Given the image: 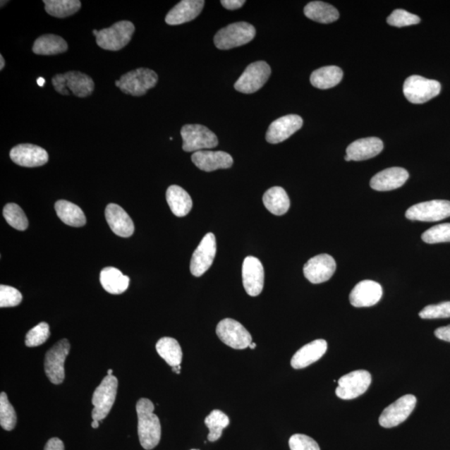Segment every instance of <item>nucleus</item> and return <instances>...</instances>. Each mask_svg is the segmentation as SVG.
<instances>
[{"instance_id":"obj_1","label":"nucleus","mask_w":450,"mask_h":450,"mask_svg":"<svg viewBox=\"0 0 450 450\" xmlns=\"http://www.w3.org/2000/svg\"><path fill=\"white\" fill-rule=\"evenodd\" d=\"M154 411V403L150 399L143 398L137 402L138 434L141 446L147 450L157 446L162 439V425Z\"/></svg>"},{"instance_id":"obj_2","label":"nucleus","mask_w":450,"mask_h":450,"mask_svg":"<svg viewBox=\"0 0 450 450\" xmlns=\"http://www.w3.org/2000/svg\"><path fill=\"white\" fill-rule=\"evenodd\" d=\"M255 35V28L249 23H233L220 30L215 35L214 42L219 49L228 50L250 43Z\"/></svg>"},{"instance_id":"obj_3","label":"nucleus","mask_w":450,"mask_h":450,"mask_svg":"<svg viewBox=\"0 0 450 450\" xmlns=\"http://www.w3.org/2000/svg\"><path fill=\"white\" fill-rule=\"evenodd\" d=\"M158 80L157 73L154 71L140 68L122 75L121 80L116 82V85L123 93L140 97L154 88Z\"/></svg>"},{"instance_id":"obj_4","label":"nucleus","mask_w":450,"mask_h":450,"mask_svg":"<svg viewBox=\"0 0 450 450\" xmlns=\"http://www.w3.org/2000/svg\"><path fill=\"white\" fill-rule=\"evenodd\" d=\"M135 27L130 21H119L108 29L101 30L96 36V43L105 50L118 51L130 42Z\"/></svg>"},{"instance_id":"obj_5","label":"nucleus","mask_w":450,"mask_h":450,"mask_svg":"<svg viewBox=\"0 0 450 450\" xmlns=\"http://www.w3.org/2000/svg\"><path fill=\"white\" fill-rule=\"evenodd\" d=\"M118 379L116 376L107 375L99 385L92 398L94 410L92 418L94 420L102 421L107 417L116 401Z\"/></svg>"},{"instance_id":"obj_6","label":"nucleus","mask_w":450,"mask_h":450,"mask_svg":"<svg viewBox=\"0 0 450 450\" xmlns=\"http://www.w3.org/2000/svg\"><path fill=\"white\" fill-rule=\"evenodd\" d=\"M403 95L412 104H420L428 102L439 95L442 85L437 80L426 79L420 75L408 78L403 87Z\"/></svg>"},{"instance_id":"obj_7","label":"nucleus","mask_w":450,"mask_h":450,"mask_svg":"<svg viewBox=\"0 0 450 450\" xmlns=\"http://www.w3.org/2000/svg\"><path fill=\"white\" fill-rule=\"evenodd\" d=\"M183 150L186 152H198L215 148L219 140L214 133L200 125H186L182 128Z\"/></svg>"},{"instance_id":"obj_8","label":"nucleus","mask_w":450,"mask_h":450,"mask_svg":"<svg viewBox=\"0 0 450 450\" xmlns=\"http://www.w3.org/2000/svg\"><path fill=\"white\" fill-rule=\"evenodd\" d=\"M71 343L68 339H63L50 348L46 353L44 360L45 374L54 384L63 383L66 373H64V362L70 353Z\"/></svg>"},{"instance_id":"obj_9","label":"nucleus","mask_w":450,"mask_h":450,"mask_svg":"<svg viewBox=\"0 0 450 450\" xmlns=\"http://www.w3.org/2000/svg\"><path fill=\"white\" fill-rule=\"evenodd\" d=\"M271 68L264 61L252 63L245 68L234 88L241 93L253 94L260 90L268 81Z\"/></svg>"},{"instance_id":"obj_10","label":"nucleus","mask_w":450,"mask_h":450,"mask_svg":"<svg viewBox=\"0 0 450 450\" xmlns=\"http://www.w3.org/2000/svg\"><path fill=\"white\" fill-rule=\"evenodd\" d=\"M406 217L418 221H439L450 217V201L436 200L415 205L406 211Z\"/></svg>"},{"instance_id":"obj_11","label":"nucleus","mask_w":450,"mask_h":450,"mask_svg":"<svg viewBox=\"0 0 450 450\" xmlns=\"http://www.w3.org/2000/svg\"><path fill=\"white\" fill-rule=\"evenodd\" d=\"M217 334L221 341L236 350L250 347L252 336L249 332L238 321L224 319L218 324Z\"/></svg>"},{"instance_id":"obj_12","label":"nucleus","mask_w":450,"mask_h":450,"mask_svg":"<svg viewBox=\"0 0 450 450\" xmlns=\"http://www.w3.org/2000/svg\"><path fill=\"white\" fill-rule=\"evenodd\" d=\"M372 377L368 371L356 370L343 375L338 381L335 394L339 399H353L367 391L371 384Z\"/></svg>"},{"instance_id":"obj_13","label":"nucleus","mask_w":450,"mask_h":450,"mask_svg":"<svg viewBox=\"0 0 450 450\" xmlns=\"http://www.w3.org/2000/svg\"><path fill=\"white\" fill-rule=\"evenodd\" d=\"M417 399L413 394H406L387 408L381 414L379 423L384 428H393L405 422L415 410Z\"/></svg>"},{"instance_id":"obj_14","label":"nucleus","mask_w":450,"mask_h":450,"mask_svg":"<svg viewBox=\"0 0 450 450\" xmlns=\"http://www.w3.org/2000/svg\"><path fill=\"white\" fill-rule=\"evenodd\" d=\"M217 238L212 233H208L192 255L190 272L195 277H200L212 265L217 255Z\"/></svg>"},{"instance_id":"obj_15","label":"nucleus","mask_w":450,"mask_h":450,"mask_svg":"<svg viewBox=\"0 0 450 450\" xmlns=\"http://www.w3.org/2000/svg\"><path fill=\"white\" fill-rule=\"evenodd\" d=\"M242 279L248 295L252 297L260 295L264 288V269L260 260L246 257L242 266Z\"/></svg>"},{"instance_id":"obj_16","label":"nucleus","mask_w":450,"mask_h":450,"mask_svg":"<svg viewBox=\"0 0 450 450\" xmlns=\"http://www.w3.org/2000/svg\"><path fill=\"white\" fill-rule=\"evenodd\" d=\"M336 270L332 256L323 254L313 257L304 266L305 278L312 284H321L332 278Z\"/></svg>"},{"instance_id":"obj_17","label":"nucleus","mask_w":450,"mask_h":450,"mask_svg":"<svg viewBox=\"0 0 450 450\" xmlns=\"http://www.w3.org/2000/svg\"><path fill=\"white\" fill-rule=\"evenodd\" d=\"M13 163L20 166L34 168L43 166L49 160L47 151L31 144L18 145L9 153Z\"/></svg>"},{"instance_id":"obj_18","label":"nucleus","mask_w":450,"mask_h":450,"mask_svg":"<svg viewBox=\"0 0 450 450\" xmlns=\"http://www.w3.org/2000/svg\"><path fill=\"white\" fill-rule=\"evenodd\" d=\"M303 119L296 114L283 116L271 123L266 133V140L270 144H279L300 130L303 126Z\"/></svg>"},{"instance_id":"obj_19","label":"nucleus","mask_w":450,"mask_h":450,"mask_svg":"<svg viewBox=\"0 0 450 450\" xmlns=\"http://www.w3.org/2000/svg\"><path fill=\"white\" fill-rule=\"evenodd\" d=\"M383 289L373 280H364L353 288L350 295L351 304L357 308L374 306L381 300Z\"/></svg>"},{"instance_id":"obj_20","label":"nucleus","mask_w":450,"mask_h":450,"mask_svg":"<svg viewBox=\"0 0 450 450\" xmlns=\"http://www.w3.org/2000/svg\"><path fill=\"white\" fill-rule=\"evenodd\" d=\"M191 159L196 167L205 172L229 169L232 167L233 164L232 156L224 151H198L193 154Z\"/></svg>"},{"instance_id":"obj_21","label":"nucleus","mask_w":450,"mask_h":450,"mask_svg":"<svg viewBox=\"0 0 450 450\" xmlns=\"http://www.w3.org/2000/svg\"><path fill=\"white\" fill-rule=\"evenodd\" d=\"M384 149L383 141L376 137L365 138L353 142L348 146L346 162H362L375 157Z\"/></svg>"},{"instance_id":"obj_22","label":"nucleus","mask_w":450,"mask_h":450,"mask_svg":"<svg viewBox=\"0 0 450 450\" xmlns=\"http://www.w3.org/2000/svg\"><path fill=\"white\" fill-rule=\"evenodd\" d=\"M105 218L112 231L122 238L130 237L135 231L134 222L126 211L116 204H109L105 209Z\"/></svg>"},{"instance_id":"obj_23","label":"nucleus","mask_w":450,"mask_h":450,"mask_svg":"<svg viewBox=\"0 0 450 450\" xmlns=\"http://www.w3.org/2000/svg\"><path fill=\"white\" fill-rule=\"evenodd\" d=\"M408 178V173L406 169L399 167L389 168L375 174L371 178L370 187L377 191L394 190L405 185Z\"/></svg>"},{"instance_id":"obj_24","label":"nucleus","mask_w":450,"mask_h":450,"mask_svg":"<svg viewBox=\"0 0 450 450\" xmlns=\"http://www.w3.org/2000/svg\"><path fill=\"white\" fill-rule=\"evenodd\" d=\"M204 0H183L168 13L165 22L169 25H180L195 20L203 11Z\"/></svg>"},{"instance_id":"obj_25","label":"nucleus","mask_w":450,"mask_h":450,"mask_svg":"<svg viewBox=\"0 0 450 450\" xmlns=\"http://www.w3.org/2000/svg\"><path fill=\"white\" fill-rule=\"evenodd\" d=\"M327 348L328 343L324 339H316L313 342L305 344L293 356L291 360L293 368L300 370L314 364L324 356Z\"/></svg>"},{"instance_id":"obj_26","label":"nucleus","mask_w":450,"mask_h":450,"mask_svg":"<svg viewBox=\"0 0 450 450\" xmlns=\"http://www.w3.org/2000/svg\"><path fill=\"white\" fill-rule=\"evenodd\" d=\"M167 203L177 217H185L193 207L191 197L181 186H171L166 192Z\"/></svg>"},{"instance_id":"obj_27","label":"nucleus","mask_w":450,"mask_h":450,"mask_svg":"<svg viewBox=\"0 0 450 450\" xmlns=\"http://www.w3.org/2000/svg\"><path fill=\"white\" fill-rule=\"evenodd\" d=\"M99 279L105 291L112 295H121L130 286V278L114 267L104 268L101 271Z\"/></svg>"},{"instance_id":"obj_28","label":"nucleus","mask_w":450,"mask_h":450,"mask_svg":"<svg viewBox=\"0 0 450 450\" xmlns=\"http://www.w3.org/2000/svg\"><path fill=\"white\" fill-rule=\"evenodd\" d=\"M343 71L337 66H325L312 73L311 85L320 90L332 89L341 83L343 79Z\"/></svg>"},{"instance_id":"obj_29","label":"nucleus","mask_w":450,"mask_h":450,"mask_svg":"<svg viewBox=\"0 0 450 450\" xmlns=\"http://www.w3.org/2000/svg\"><path fill=\"white\" fill-rule=\"evenodd\" d=\"M263 202L265 208L274 215H283L288 212L291 207V200L286 190L281 187L271 188L264 193Z\"/></svg>"},{"instance_id":"obj_30","label":"nucleus","mask_w":450,"mask_h":450,"mask_svg":"<svg viewBox=\"0 0 450 450\" xmlns=\"http://www.w3.org/2000/svg\"><path fill=\"white\" fill-rule=\"evenodd\" d=\"M66 80L67 88L79 98L88 97L95 90L94 80L89 75L79 71H70L63 73Z\"/></svg>"},{"instance_id":"obj_31","label":"nucleus","mask_w":450,"mask_h":450,"mask_svg":"<svg viewBox=\"0 0 450 450\" xmlns=\"http://www.w3.org/2000/svg\"><path fill=\"white\" fill-rule=\"evenodd\" d=\"M304 13L310 20L321 23V24H330L339 18V13L336 8L327 3L321 1L308 4L305 7Z\"/></svg>"},{"instance_id":"obj_32","label":"nucleus","mask_w":450,"mask_h":450,"mask_svg":"<svg viewBox=\"0 0 450 450\" xmlns=\"http://www.w3.org/2000/svg\"><path fill=\"white\" fill-rule=\"evenodd\" d=\"M55 210L62 221L72 227H82L86 224V218L82 209L75 204L66 200H59L55 204Z\"/></svg>"},{"instance_id":"obj_33","label":"nucleus","mask_w":450,"mask_h":450,"mask_svg":"<svg viewBox=\"0 0 450 450\" xmlns=\"http://www.w3.org/2000/svg\"><path fill=\"white\" fill-rule=\"evenodd\" d=\"M68 44L62 37L44 35L35 40L33 52L39 55H55L66 52Z\"/></svg>"},{"instance_id":"obj_34","label":"nucleus","mask_w":450,"mask_h":450,"mask_svg":"<svg viewBox=\"0 0 450 450\" xmlns=\"http://www.w3.org/2000/svg\"><path fill=\"white\" fill-rule=\"evenodd\" d=\"M156 351L169 365L171 367L181 365L183 352L176 339L171 337L160 339L156 343Z\"/></svg>"},{"instance_id":"obj_35","label":"nucleus","mask_w":450,"mask_h":450,"mask_svg":"<svg viewBox=\"0 0 450 450\" xmlns=\"http://www.w3.org/2000/svg\"><path fill=\"white\" fill-rule=\"evenodd\" d=\"M44 4L46 12L56 18L75 15L81 8L79 0H44Z\"/></svg>"},{"instance_id":"obj_36","label":"nucleus","mask_w":450,"mask_h":450,"mask_svg":"<svg viewBox=\"0 0 450 450\" xmlns=\"http://www.w3.org/2000/svg\"><path fill=\"white\" fill-rule=\"evenodd\" d=\"M205 423L209 430V442H215L221 437L223 430L229 425V419L221 411L215 410L206 417Z\"/></svg>"},{"instance_id":"obj_37","label":"nucleus","mask_w":450,"mask_h":450,"mask_svg":"<svg viewBox=\"0 0 450 450\" xmlns=\"http://www.w3.org/2000/svg\"><path fill=\"white\" fill-rule=\"evenodd\" d=\"M3 214L7 223L17 231H24L29 226V221L23 209L16 204H8L4 208Z\"/></svg>"},{"instance_id":"obj_38","label":"nucleus","mask_w":450,"mask_h":450,"mask_svg":"<svg viewBox=\"0 0 450 450\" xmlns=\"http://www.w3.org/2000/svg\"><path fill=\"white\" fill-rule=\"evenodd\" d=\"M17 424V415L15 408L9 403L7 394H0V425L4 430L11 431Z\"/></svg>"},{"instance_id":"obj_39","label":"nucleus","mask_w":450,"mask_h":450,"mask_svg":"<svg viewBox=\"0 0 450 450\" xmlns=\"http://www.w3.org/2000/svg\"><path fill=\"white\" fill-rule=\"evenodd\" d=\"M422 240L427 243L450 242V224L435 225L422 234Z\"/></svg>"},{"instance_id":"obj_40","label":"nucleus","mask_w":450,"mask_h":450,"mask_svg":"<svg viewBox=\"0 0 450 450\" xmlns=\"http://www.w3.org/2000/svg\"><path fill=\"white\" fill-rule=\"evenodd\" d=\"M50 336L49 326L47 323L41 322L27 333L25 344L28 347H37L47 341Z\"/></svg>"},{"instance_id":"obj_41","label":"nucleus","mask_w":450,"mask_h":450,"mask_svg":"<svg viewBox=\"0 0 450 450\" xmlns=\"http://www.w3.org/2000/svg\"><path fill=\"white\" fill-rule=\"evenodd\" d=\"M387 22L389 25L401 28L419 24L420 18L403 9H396L388 17Z\"/></svg>"},{"instance_id":"obj_42","label":"nucleus","mask_w":450,"mask_h":450,"mask_svg":"<svg viewBox=\"0 0 450 450\" xmlns=\"http://www.w3.org/2000/svg\"><path fill=\"white\" fill-rule=\"evenodd\" d=\"M419 315L424 320L450 318V301L426 306Z\"/></svg>"},{"instance_id":"obj_43","label":"nucleus","mask_w":450,"mask_h":450,"mask_svg":"<svg viewBox=\"0 0 450 450\" xmlns=\"http://www.w3.org/2000/svg\"><path fill=\"white\" fill-rule=\"evenodd\" d=\"M23 300L21 293L11 286H0V307H15L20 304Z\"/></svg>"},{"instance_id":"obj_44","label":"nucleus","mask_w":450,"mask_h":450,"mask_svg":"<svg viewBox=\"0 0 450 450\" xmlns=\"http://www.w3.org/2000/svg\"><path fill=\"white\" fill-rule=\"evenodd\" d=\"M288 444L291 450H320L318 443L305 434H293Z\"/></svg>"},{"instance_id":"obj_45","label":"nucleus","mask_w":450,"mask_h":450,"mask_svg":"<svg viewBox=\"0 0 450 450\" xmlns=\"http://www.w3.org/2000/svg\"><path fill=\"white\" fill-rule=\"evenodd\" d=\"M52 84L58 93L63 95H68V94H70V92L67 90L66 80V78H64L63 73H62V75H55L52 79Z\"/></svg>"},{"instance_id":"obj_46","label":"nucleus","mask_w":450,"mask_h":450,"mask_svg":"<svg viewBox=\"0 0 450 450\" xmlns=\"http://www.w3.org/2000/svg\"><path fill=\"white\" fill-rule=\"evenodd\" d=\"M222 6L229 11H236L245 4V0H222Z\"/></svg>"},{"instance_id":"obj_47","label":"nucleus","mask_w":450,"mask_h":450,"mask_svg":"<svg viewBox=\"0 0 450 450\" xmlns=\"http://www.w3.org/2000/svg\"><path fill=\"white\" fill-rule=\"evenodd\" d=\"M44 450H64V444L61 439L52 438L45 444Z\"/></svg>"},{"instance_id":"obj_48","label":"nucleus","mask_w":450,"mask_h":450,"mask_svg":"<svg viewBox=\"0 0 450 450\" xmlns=\"http://www.w3.org/2000/svg\"><path fill=\"white\" fill-rule=\"evenodd\" d=\"M434 334L442 341L450 342V325L436 329Z\"/></svg>"},{"instance_id":"obj_49","label":"nucleus","mask_w":450,"mask_h":450,"mask_svg":"<svg viewBox=\"0 0 450 450\" xmlns=\"http://www.w3.org/2000/svg\"><path fill=\"white\" fill-rule=\"evenodd\" d=\"M4 66H6V61H4L3 55H0V70H3V68H4Z\"/></svg>"},{"instance_id":"obj_50","label":"nucleus","mask_w":450,"mask_h":450,"mask_svg":"<svg viewBox=\"0 0 450 450\" xmlns=\"http://www.w3.org/2000/svg\"><path fill=\"white\" fill-rule=\"evenodd\" d=\"M37 84H38L40 87H43L45 84V80L44 79V78H39V79L37 80Z\"/></svg>"},{"instance_id":"obj_51","label":"nucleus","mask_w":450,"mask_h":450,"mask_svg":"<svg viewBox=\"0 0 450 450\" xmlns=\"http://www.w3.org/2000/svg\"><path fill=\"white\" fill-rule=\"evenodd\" d=\"M172 370L174 372V373L180 375L181 374V365H178V366L172 367Z\"/></svg>"},{"instance_id":"obj_52","label":"nucleus","mask_w":450,"mask_h":450,"mask_svg":"<svg viewBox=\"0 0 450 450\" xmlns=\"http://www.w3.org/2000/svg\"><path fill=\"white\" fill-rule=\"evenodd\" d=\"M91 425H92V427H93L94 429H98L99 426V421L93 420V422H92Z\"/></svg>"},{"instance_id":"obj_53","label":"nucleus","mask_w":450,"mask_h":450,"mask_svg":"<svg viewBox=\"0 0 450 450\" xmlns=\"http://www.w3.org/2000/svg\"><path fill=\"white\" fill-rule=\"evenodd\" d=\"M250 348H251V350H255V348H256V343H251Z\"/></svg>"},{"instance_id":"obj_54","label":"nucleus","mask_w":450,"mask_h":450,"mask_svg":"<svg viewBox=\"0 0 450 450\" xmlns=\"http://www.w3.org/2000/svg\"><path fill=\"white\" fill-rule=\"evenodd\" d=\"M99 31H97V30H95L93 31V34L95 35V37H96V36H97V35H99Z\"/></svg>"},{"instance_id":"obj_55","label":"nucleus","mask_w":450,"mask_h":450,"mask_svg":"<svg viewBox=\"0 0 450 450\" xmlns=\"http://www.w3.org/2000/svg\"><path fill=\"white\" fill-rule=\"evenodd\" d=\"M108 375H113V370H108Z\"/></svg>"},{"instance_id":"obj_56","label":"nucleus","mask_w":450,"mask_h":450,"mask_svg":"<svg viewBox=\"0 0 450 450\" xmlns=\"http://www.w3.org/2000/svg\"><path fill=\"white\" fill-rule=\"evenodd\" d=\"M191 450H197V449H191Z\"/></svg>"}]
</instances>
